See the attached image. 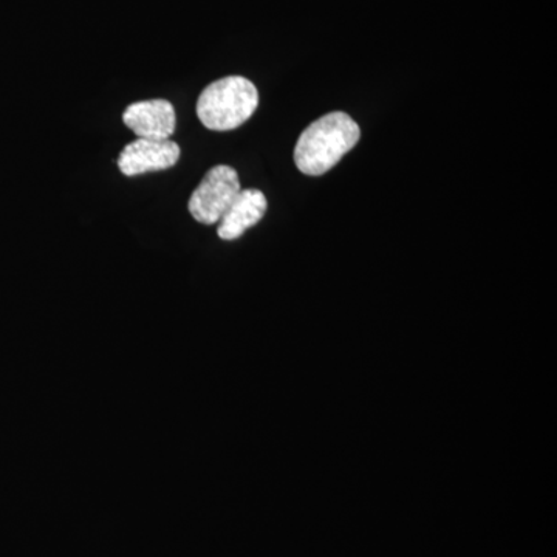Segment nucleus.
Masks as SVG:
<instances>
[{
	"mask_svg": "<svg viewBox=\"0 0 557 557\" xmlns=\"http://www.w3.org/2000/svg\"><path fill=\"white\" fill-rule=\"evenodd\" d=\"M361 131L344 112H332L311 123L300 134L295 163L306 175H322L358 145Z\"/></svg>",
	"mask_w": 557,
	"mask_h": 557,
	"instance_id": "obj_1",
	"label": "nucleus"
},
{
	"mask_svg": "<svg viewBox=\"0 0 557 557\" xmlns=\"http://www.w3.org/2000/svg\"><path fill=\"white\" fill-rule=\"evenodd\" d=\"M259 106V91L244 76H226L209 84L197 101V116L211 131H234L247 123Z\"/></svg>",
	"mask_w": 557,
	"mask_h": 557,
	"instance_id": "obj_2",
	"label": "nucleus"
},
{
	"mask_svg": "<svg viewBox=\"0 0 557 557\" xmlns=\"http://www.w3.org/2000/svg\"><path fill=\"white\" fill-rule=\"evenodd\" d=\"M240 190L239 175L233 168L225 164L212 168L190 196V215L203 225H214L239 196Z\"/></svg>",
	"mask_w": 557,
	"mask_h": 557,
	"instance_id": "obj_3",
	"label": "nucleus"
},
{
	"mask_svg": "<svg viewBox=\"0 0 557 557\" xmlns=\"http://www.w3.org/2000/svg\"><path fill=\"white\" fill-rule=\"evenodd\" d=\"M180 146L171 139L152 141L138 138L121 150L119 168L127 177L146 174V172L166 171L177 164Z\"/></svg>",
	"mask_w": 557,
	"mask_h": 557,
	"instance_id": "obj_4",
	"label": "nucleus"
},
{
	"mask_svg": "<svg viewBox=\"0 0 557 557\" xmlns=\"http://www.w3.org/2000/svg\"><path fill=\"white\" fill-rule=\"evenodd\" d=\"M123 121L138 138L164 141L177 127L174 106L166 100H148L131 104L124 110Z\"/></svg>",
	"mask_w": 557,
	"mask_h": 557,
	"instance_id": "obj_5",
	"label": "nucleus"
},
{
	"mask_svg": "<svg viewBox=\"0 0 557 557\" xmlns=\"http://www.w3.org/2000/svg\"><path fill=\"white\" fill-rule=\"evenodd\" d=\"M267 197L259 189L240 190L225 214L219 220L218 234L222 240H236L245 231L258 225L265 215Z\"/></svg>",
	"mask_w": 557,
	"mask_h": 557,
	"instance_id": "obj_6",
	"label": "nucleus"
}]
</instances>
